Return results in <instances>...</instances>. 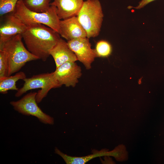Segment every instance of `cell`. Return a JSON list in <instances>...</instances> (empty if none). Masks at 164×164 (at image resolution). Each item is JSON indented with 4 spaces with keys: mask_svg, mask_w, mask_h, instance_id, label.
<instances>
[{
    "mask_svg": "<svg viewBox=\"0 0 164 164\" xmlns=\"http://www.w3.org/2000/svg\"><path fill=\"white\" fill-rule=\"evenodd\" d=\"M45 26L31 25L22 34L28 50L43 61L47 60L51 50L60 38L58 32Z\"/></svg>",
    "mask_w": 164,
    "mask_h": 164,
    "instance_id": "6da1fadb",
    "label": "cell"
},
{
    "mask_svg": "<svg viewBox=\"0 0 164 164\" xmlns=\"http://www.w3.org/2000/svg\"><path fill=\"white\" fill-rule=\"evenodd\" d=\"M13 14L28 27L36 24H41L49 27L59 34L60 19L57 13L55 6L50 5L48 10L44 12H37L29 10L23 0H19Z\"/></svg>",
    "mask_w": 164,
    "mask_h": 164,
    "instance_id": "7a4b0ae2",
    "label": "cell"
},
{
    "mask_svg": "<svg viewBox=\"0 0 164 164\" xmlns=\"http://www.w3.org/2000/svg\"><path fill=\"white\" fill-rule=\"evenodd\" d=\"M21 34L17 35L0 45L6 53L9 63L8 76L17 72L27 62L39 59L26 48Z\"/></svg>",
    "mask_w": 164,
    "mask_h": 164,
    "instance_id": "3957f363",
    "label": "cell"
},
{
    "mask_svg": "<svg viewBox=\"0 0 164 164\" xmlns=\"http://www.w3.org/2000/svg\"><path fill=\"white\" fill-rule=\"evenodd\" d=\"M77 16L85 30L87 38H94L99 35L104 17L99 0L84 1Z\"/></svg>",
    "mask_w": 164,
    "mask_h": 164,
    "instance_id": "277c9868",
    "label": "cell"
},
{
    "mask_svg": "<svg viewBox=\"0 0 164 164\" xmlns=\"http://www.w3.org/2000/svg\"><path fill=\"white\" fill-rule=\"evenodd\" d=\"M23 80V85L17 91L15 97H19L30 90L41 88L37 92L36 97L37 103H40L46 97L51 89L61 87L55 77L54 72L34 75Z\"/></svg>",
    "mask_w": 164,
    "mask_h": 164,
    "instance_id": "5b68a950",
    "label": "cell"
},
{
    "mask_svg": "<svg viewBox=\"0 0 164 164\" xmlns=\"http://www.w3.org/2000/svg\"><path fill=\"white\" fill-rule=\"evenodd\" d=\"M37 93H28L18 101H10V104L15 111L23 115L33 116L42 123L53 125V118L44 113L38 106L36 99Z\"/></svg>",
    "mask_w": 164,
    "mask_h": 164,
    "instance_id": "8992f818",
    "label": "cell"
},
{
    "mask_svg": "<svg viewBox=\"0 0 164 164\" xmlns=\"http://www.w3.org/2000/svg\"><path fill=\"white\" fill-rule=\"evenodd\" d=\"M67 44L77 59L87 70L91 68V64L97 57L94 49L91 48L89 38H76L67 41Z\"/></svg>",
    "mask_w": 164,
    "mask_h": 164,
    "instance_id": "52a82bcc",
    "label": "cell"
},
{
    "mask_svg": "<svg viewBox=\"0 0 164 164\" xmlns=\"http://www.w3.org/2000/svg\"><path fill=\"white\" fill-rule=\"evenodd\" d=\"M55 77L61 86L74 87L82 75L80 67L75 62H68L56 68Z\"/></svg>",
    "mask_w": 164,
    "mask_h": 164,
    "instance_id": "ba28073f",
    "label": "cell"
},
{
    "mask_svg": "<svg viewBox=\"0 0 164 164\" xmlns=\"http://www.w3.org/2000/svg\"><path fill=\"white\" fill-rule=\"evenodd\" d=\"M28 27L13 14L9 15L0 26V45L17 35H22Z\"/></svg>",
    "mask_w": 164,
    "mask_h": 164,
    "instance_id": "9c48e42d",
    "label": "cell"
},
{
    "mask_svg": "<svg viewBox=\"0 0 164 164\" xmlns=\"http://www.w3.org/2000/svg\"><path fill=\"white\" fill-rule=\"evenodd\" d=\"M59 34L67 41L87 37L86 33L77 16L60 20Z\"/></svg>",
    "mask_w": 164,
    "mask_h": 164,
    "instance_id": "30bf717a",
    "label": "cell"
},
{
    "mask_svg": "<svg viewBox=\"0 0 164 164\" xmlns=\"http://www.w3.org/2000/svg\"><path fill=\"white\" fill-rule=\"evenodd\" d=\"M83 0H54L50 5L55 6L60 19L77 16L84 2Z\"/></svg>",
    "mask_w": 164,
    "mask_h": 164,
    "instance_id": "8fae6325",
    "label": "cell"
},
{
    "mask_svg": "<svg viewBox=\"0 0 164 164\" xmlns=\"http://www.w3.org/2000/svg\"><path fill=\"white\" fill-rule=\"evenodd\" d=\"M50 55L54 60L56 68L67 62H75L78 60L75 54L69 48L67 42L61 38L51 50Z\"/></svg>",
    "mask_w": 164,
    "mask_h": 164,
    "instance_id": "7c38bea8",
    "label": "cell"
},
{
    "mask_svg": "<svg viewBox=\"0 0 164 164\" xmlns=\"http://www.w3.org/2000/svg\"><path fill=\"white\" fill-rule=\"evenodd\" d=\"M54 150L55 153L60 156L67 164H84L91 160L98 157L111 156L116 158L117 155L115 149L111 151L105 150L97 151L92 154L82 157L68 155L61 152L57 148H55Z\"/></svg>",
    "mask_w": 164,
    "mask_h": 164,
    "instance_id": "4fadbf2b",
    "label": "cell"
},
{
    "mask_svg": "<svg viewBox=\"0 0 164 164\" xmlns=\"http://www.w3.org/2000/svg\"><path fill=\"white\" fill-rule=\"evenodd\" d=\"M25 73L22 71L17 72L14 75L0 77V92L6 94L9 90H19L16 86V82L19 80L26 78Z\"/></svg>",
    "mask_w": 164,
    "mask_h": 164,
    "instance_id": "5bb4252c",
    "label": "cell"
},
{
    "mask_svg": "<svg viewBox=\"0 0 164 164\" xmlns=\"http://www.w3.org/2000/svg\"><path fill=\"white\" fill-rule=\"evenodd\" d=\"M23 1L29 10L37 12H46L50 6V0H23Z\"/></svg>",
    "mask_w": 164,
    "mask_h": 164,
    "instance_id": "9a60e30c",
    "label": "cell"
},
{
    "mask_svg": "<svg viewBox=\"0 0 164 164\" xmlns=\"http://www.w3.org/2000/svg\"><path fill=\"white\" fill-rule=\"evenodd\" d=\"M94 50L97 57H108L111 54L112 48L108 42L102 40L97 43Z\"/></svg>",
    "mask_w": 164,
    "mask_h": 164,
    "instance_id": "2e32d148",
    "label": "cell"
},
{
    "mask_svg": "<svg viewBox=\"0 0 164 164\" xmlns=\"http://www.w3.org/2000/svg\"><path fill=\"white\" fill-rule=\"evenodd\" d=\"M19 0H0V14L1 16L13 12Z\"/></svg>",
    "mask_w": 164,
    "mask_h": 164,
    "instance_id": "e0dca14e",
    "label": "cell"
},
{
    "mask_svg": "<svg viewBox=\"0 0 164 164\" xmlns=\"http://www.w3.org/2000/svg\"><path fill=\"white\" fill-rule=\"evenodd\" d=\"M9 63L7 54L0 49V77L8 76Z\"/></svg>",
    "mask_w": 164,
    "mask_h": 164,
    "instance_id": "ac0fdd59",
    "label": "cell"
},
{
    "mask_svg": "<svg viewBox=\"0 0 164 164\" xmlns=\"http://www.w3.org/2000/svg\"><path fill=\"white\" fill-rule=\"evenodd\" d=\"M155 0H142L138 3V5L136 7H133L132 6H128V8L130 9L133 8L136 9H141L149 3Z\"/></svg>",
    "mask_w": 164,
    "mask_h": 164,
    "instance_id": "d6986e66",
    "label": "cell"
}]
</instances>
